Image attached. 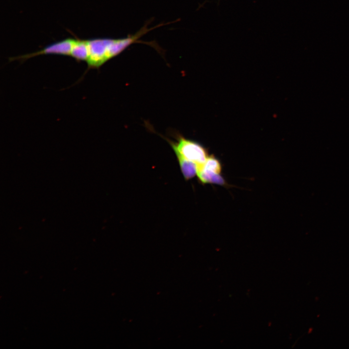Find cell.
I'll return each mask as SVG.
<instances>
[{
    "label": "cell",
    "mask_w": 349,
    "mask_h": 349,
    "mask_svg": "<svg viewBox=\"0 0 349 349\" xmlns=\"http://www.w3.org/2000/svg\"><path fill=\"white\" fill-rule=\"evenodd\" d=\"M75 39L66 38L50 44L42 50L9 58L10 61L18 60L23 62L30 58L43 54H57L70 56Z\"/></svg>",
    "instance_id": "3"
},
{
    "label": "cell",
    "mask_w": 349,
    "mask_h": 349,
    "mask_svg": "<svg viewBox=\"0 0 349 349\" xmlns=\"http://www.w3.org/2000/svg\"><path fill=\"white\" fill-rule=\"evenodd\" d=\"M176 156L195 163L198 166L202 164L208 157L206 148L201 144L183 136H178L177 141H169Z\"/></svg>",
    "instance_id": "2"
},
{
    "label": "cell",
    "mask_w": 349,
    "mask_h": 349,
    "mask_svg": "<svg viewBox=\"0 0 349 349\" xmlns=\"http://www.w3.org/2000/svg\"><path fill=\"white\" fill-rule=\"evenodd\" d=\"M197 169L221 174L222 167L220 160L213 155L208 156L202 164L197 166Z\"/></svg>",
    "instance_id": "7"
},
{
    "label": "cell",
    "mask_w": 349,
    "mask_h": 349,
    "mask_svg": "<svg viewBox=\"0 0 349 349\" xmlns=\"http://www.w3.org/2000/svg\"><path fill=\"white\" fill-rule=\"evenodd\" d=\"M148 28L144 25L134 34L120 38H97L87 40L88 57V69L98 68L112 58L118 55L131 45L140 42L139 39L148 32L156 28Z\"/></svg>",
    "instance_id": "1"
},
{
    "label": "cell",
    "mask_w": 349,
    "mask_h": 349,
    "mask_svg": "<svg viewBox=\"0 0 349 349\" xmlns=\"http://www.w3.org/2000/svg\"><path fill=\"white\" fill-rule=\"evenodd\" d=\"M182 174L187 180L192 178L197 174L198 165L194 162L176 156Z\"/></svg>",
    "instance_id": "6"
},
{
    "label": "cell",
    "mask_w": 349,
    "mask_h": 349,
    "mask_svg": "<svg viewBox=\"0 0 349 349\" xmlns=\"http://www.w3.org/2000/svg\"><path fill=\"white\" fill-rule=\"evenodd\" d=\"M88 54L87 40H82L77 37L75 39L70 56L79 62L87 61Z\"/></svg>",
    "instance_id": "4"
},
{
    "label": "cell",
    "mask_w": 349,
    "mask_h": 349,
    "mask_svg": "<svg viewBox=\"0 0 349 349\" xmlns=\"http://www.w3.org/2000/svg\"><path fill=\"white\" fill-rule=\"evenodd\" d=\"M199 180L203 184H214L222 186L226 185V182L221 174L197 169V174Z\"/></svg>",
    "instance_id": "5"
}]
</instances>
